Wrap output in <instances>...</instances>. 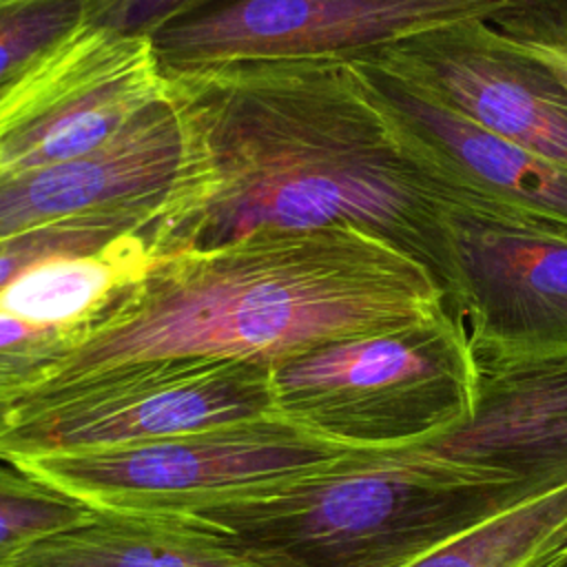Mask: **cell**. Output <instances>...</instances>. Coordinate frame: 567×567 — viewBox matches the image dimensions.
Segmentation results:
<instances>
[{"label":"cell","mask_w":567,"mask_h":567,"mask_svg":"<svg viewBox=\"0 0 567 567\" xmlns=\"http://www.w3.org/2000/svg\"><path fill=\"white\" fill-rule=\"evenodd\" d=\"M164 82L188 135L159 221L168 255L350 226L421 264L450 306L452 195L405 151L350 62H233L164 71Z\"/></svg>","instance_id":"6da1fadb"},{"label":"cell","mask_w":567,"mask_h":567,"mask_svg":"<svg viewBox=\"0 0 567 567\" xmlns=\"http://www.w3.org/2000/svg\"><path fill=\"white\" fill-rule=\"evenodd\" d=\"M441 310L445 295L430 272L365 230L252 233L166 255L29 394L151 361L272 368L317 346Z\"/></svg>","instance_id":"7a4b0ae2"},{"label":"cell","mask_w":567,"mask_h":567,"mask_svg":"<svg viewBox=\"0 0 567 567\" xmlns=\"http://www.w3.org/2000/svg\"><path fill=\"white\" fill-rule=\"evenodd\" d=\"M536 494L410 447H352L330 465L186 518L270 567H405Z\"/></svg>","instance_id":"3957f363"},{"label":"cell","mask_w":567,"mask_h":567,"mask_svg":"<svg viewBox=\"0 0 567 567\" xmlns=\"http://www.w3.org/2000/svg\"><path fill=\"white\" fill-rule=\"evenodd\" d=\"M272 414L332 443L410 447L447 434L474 408L476 365L450 310L330 341L270 368Z\"/></svg>","instance_id":"277c9868"},{"label":"cell","mask_w":567,"mask_h":567,"mask_svg":"<svg viewBox=\"0 0 567 567\" xmlns=\"http://www.w3.org/2000/svg\"><path fill=\"white\" fill-rule=\"evenodd\" d=\"M348 450L352 447L268 414L135 445L20 458L11 465L91 512L188 516L281 487L330 465Z\"/></svg>","instance_id":"5b68a950"},{"label":"cell","mask_w":567,"mask_h":567,"mask_svg":"<svg viewBox=\"0 0 567 567\" xmlns=\"http://www.w3.org/2000/svg\"><path fill=\"white\" fill-rule=\"evenodd\" d=\"M268 414L270 365L226 359L124 365L0 405V461L135 445Z\"/></svg>","instance_id":"8992f818"},{"label":"cell","mask_w":567,"mask_h":567,"mask_svg":"<svg viewBox=\"0 0 567 567\" xmlns=\"http://www.w3.org/2000/svg\"><path fill=\"white\" fill-rule=\"evenodd\" d=\"M164 93L148 35L86 22L0 91V179L100 148Z\"/></svg>","instance_id":"52a82bcc"},{"label":"cell","mask_w":567,"mask_h":567,"mask_svg":"<svg viewBox=\"0 0 567 567\" xmlns=\"http://www.w3.org/2000/svg\"><path fill=\"white\" fill-rule=\"evenodd\" d=\"M503 0H199L148 33L164 71L354 60L410 33L487 18Z\"/></svg>","instance_id":"ba28073f"},{"label":"cell","mask_w":567,"mask_h":567,"mask_svg":"<svg viewBox=\"0 0 567 567\" xmlns=\"http://www.w3.org/2000/svg\"><path fill=\"white\" fill-rule=\"evenodd\" d=\"M454 261L447 310L474 363L567 352V230L445 202Z\"/></svg>","instance_id":"9c48e42d"},{"label":"cell","mask_w":567,"mask_h":567,"mask_svg":"<svg viewBox=\"0 0 567 567\" xmlns=\"http://www.w3.org/2000/svg\"><path fill=\"white\" fill-rule=\"evenodd\" d=\"M361 58L470 122L567 168L565 86L485 18L436 24Z\"/></svg>","instance_id":"30bf717a"},{"label":"cell","mask_w":567,"mask_h":567,"mask_svg":"<svg viewBox=\"0 0 567 567\" xmlns=\"http://www.w3.org/2000/svg\"><path fill=\"white\" fill-rule=\"evenodd\" d=\"M405 151L452 195L567 230V168L434 102L370 60H350Z\"/></svg>","instance_id":"8fae6325"},{"label":"cell","mask_w":567,"mask_h":567,"mask_svg":"<svg viewBox=\"0 0 567 567\" xmlns=\"http://www.w3.org/2000/svg\"><path fill=\"white\" fill-rule=\"evenodd\" d=\"M474 365L470 419L414 447L487 483L527 492L567 483V352Z\"/></svg>","instance_id":"7c38bea8"},{"label":"cell","mask_w":567,"mask_h":567,"mask_svg":"<svg viewBox=\"0 0 567 567\" xmlns=\"http://www.w3.org/2000/svg\"><path fill=\"white\" fill-rule=\"evenodd\" d=\"M186 164V126L164 93L100 148L0 179V239L91 210L168 204Z\"/></svg>","instance_id":"4fadbf2b"},{"label":"cell","mask_w":567,"mask_h":567,"mask_svg":"<svg viewBox=\"0 0 567 567\" xmlns=\"http://www.w3.org/2000/svg\"><path fill=\"white\" fill-rule=\"evenodd\" d=\"M166 255L157 221L100 248L44 259L0 290V312L75 332L82 343Z\"/></svg>","instance_id":"5bb4252c"},{"label":"cell","mask_w":567,"mask_h":567,"mask_svg":"<svg viewBox=\"0 0 567 567\" xmlns=\"http://www.w3.org/2000/svg\"><path fill=\"white\" fill-rule=\"evenodd\" d=\"M9 567H270L179 516L91 512Z\"/></svg>","instance_id":"9a60e30c"},{"label":"cell","mask_w":567,"mask_h":567,"mask_svg":"<svg viewBox=\"0 0 567 567\" xmlns=\"http://www.w3.org/2000/svg\"><path fill=\"white\" fill-rule=\"evenodd\" d=\"M567 540V483L529 494L405 567H551Z\"/></svg>","instance_id":"2e32d148"},{"label":"cell","mask_w":567,"mask_h":567,"mask_svg":"<svg viewBox=\"0 0 567 567\" xmlns=\"http://www.w3.org/2000/svg\"><path fill=\"white\" fill-rule=\"evenodd\" d=\"M168 204L91 210L0 239V290L44 259L93 250L131 230L162 221Z\"/></svg>","instance_id":"e0dca14e"},{"label":"cell","mask_w":567,"mask_h":567,"mask_svg":"<svg viewBox=\"0 0 567 567\" xmlns=\"http://www.w3.org/2000/svg\"><path fill=\"white\" fill-rule=\"evenodd\" d=\"M106 0H0V91L62 40L95 20Z\"/></svg>","instance_id":"ac0fdd59"},{"label":"cell","mask_w":567,"mask_h":567,"mask_svg":"<svg viewBox=\"0 0 567 567\" xmlns=\"http://www.w3.org/2000/svg\"><path fill=\"white\" fill-rule=\"evenodd\" d=\"M91 516V509L49 483L0 465V567L22 551Z\"/></svg>","instance_id":"d6986e66"},{"label":"cell","mask_w":567,"mask_h":567,"mask_svg":"<svg viewBox=\"0 0 567 567\" xmlns=\"http://www.w3.org/2000/svg\"><path fill=\"white\" fill-rule=\"evenodd\" d=\"M78 343L75 332L0 312V405L40 388Z\"/></svg>","instance_id":"ffe728a7"},{"label":"cell","mask_w":567,"mask_h":567,"mask_svg":"<svg viewBox=\"0 0 567 567\" xmlns=\"http://www.w3.org/2000/svg\"><path fill=\"white\" fill-rule=\"evenodd\" d=\"M485 20L551 69L567 91V0H503Z\"/></svg>","instance_id":"44dd1931"},{"label":"cell","mask_w":567,"mask_h":567,"mask_svg":"<svg viewBox=\"0 0 567 567\" xmlns=\"http://www.w3.org/2000/svg\"><path fill=\"white\" fill-rule=\"evenodd\" d=\"M197 2L199 0H106L93 22L124 33L148 35Z\"/></svg>","instance_id":"7402d4cb"},{"label":"cell","mask_w":567,"mask_h":567,"mask_svg":"<svg viewBox=\"0 0 567 567\" xmlns=\"http://www.w3.org/2000/svg\"><path fill=\"white\" fill-rule=\"evenodd\" d=\"M551 567H567V540L563 543V547H560L556 560L551 563Z\"/></svg>","instance_id":"603a6c76"}]
</instances>
